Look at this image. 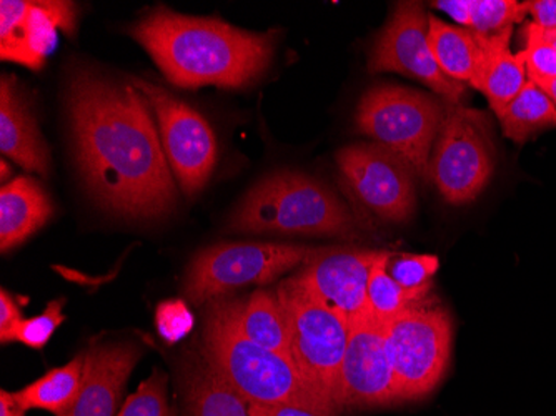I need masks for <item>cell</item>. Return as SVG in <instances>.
Wrapping results in <instances>:
<instances>
[{
  "label": "cell",
  "instance_id": "cell-1",
  "mask_svg": "<svg viewBox=\"0 0 556 416\" xmlns=\"http://www.w3.org/2000/svg\"><path fill=\"white\" fill-rule=\"evenodd\" d=\"M67 111L77 165L93 199L122 217L167 215L175 184L146 97L132 84L77 67Z\"/></svg>",
  "mask_w": 556,
  "mask_h": 416
},
{
  "label": "cell",
  "instance_id": "cell-2",
  "mask_svg": "<svg viewBox=\"0 0 556 416\" xmlns=\"http://www.w3.org/2000/svg\"><path fill=\"white\" fill-rule=\"evenodd\" d=\"M168 83L182 89H243L270 65L275 30L257 34L217 18L189 17L157 8L130 27Z\"/></svg>",
  "mask_w": 556,
  "mask_h": 416
},
{
  "label": "cell",
  "instance_id": "cell-3",
  "mask_svg": "<svg viewBox=\"0 0 556 416\" xmlns=\"http://www.w3.org/2000/svg\"><path fill=\"white\" fill-rule=\"evenodd\" d=\"M200 353L249 405H292L321 416L340 415L337 406L308 387L292 360L257 345L242 333L233 300L208 302Z\"/></svg>",
  "mask_w": 556,
  "mask_h": 416
},
{
  "label": "cell",
  "instance_id": "cell-4",
  "mask_svg": "<svg viewBox=\"0 0 556 416\" xmlns=\"http://www.w3.org/2000/svg\"><path fill=\"white\" fill-rule=\"evenodd\" d=\"M229 230L242 234L355 239L352 212L321 181L299 172H275L252 187L237 206Z\"/></svg>",
  "mask_w": 556,
  "mask_h": 416
},
{
  "label": "cell",
  "instance_id": "cell-5",
  "mask_svg": "<svg viewBox=\"0 0 556 416\" xmlns=\"http://www.w3.org/2000/svg\"><path fill=\"white\" fill-rule=\"evenodd\" d=\"M443 117L445 103L435 97L383 84L362 97L357 128L405 162L415 177L428 178V165Z\"/></svg>",
  "mask_w": 556,
  "mask_h": 416
},
{
  "label": "cell",
  "instance_id": "cell-6",
  "mask_svg": "<svg viewBox=\"0 0 556 416\" xmlns=\"http://www.w3.org/2000/svg\"><path fill=\"white\" fill-rule=\"evenodd\" d=\"M289 331L290 358L315 393L339 406V378L349 345L350 327L305 290L299 278L277 289Z\"/></svg>",
  "mask_w": 556,
  "mask_h": 416
},
{
  "label": "cell",
  "instance_id": "cell-7",
  "mask_svg": "<svg viewBox=\"0 0 556 416\" xmlns=\"http://www.w3.org/2000/svg\"><path fill=\"white\" fill-rule=\"evenodd\" d=\"M324 249L286 243H220L193 256L184 278V295L195 305L225 293L265 285L300 264H307Z\"/></svg>",
  "mask_w": 556,
  "mask_h": 416
},
{
  "label": "cell",
  "instance_id": "cell-8",
  "mask_svg": "<svg viewBox=\"0 0 556 416\" xmlns=\"http://www.w3.org/2000/svg\"><path fill=\"white\" fill-rule=\"evenodd\" d=\"M485 114L445 103V117L433 146L428 178L453 205L473 202L495 171V147Z\"/></svg>",
  "mask_w": 556,
  "mask_h": 416
},
{
  "label": "cell",
  "instance_id": "cell-9",
  "mask_svg": "<svg viewBox=\"0 0 556 416\" xmlns=\"http://www.w3.org/2000/svg\"><path fill=\"white\" fill-rule=\"evenodd\" d=\"M382 327L396 400L428 395L448 365L452 322L446 310L424 300Z\"/></svg>",
  "mask_w": 556,
  "mask_h": 416
},
{
  "label": "cell",
  "instance_id": "cell-10",
  "mask_svg": "<svg viewBox=\"0 0 556 416\" xmlns=\"http://www.w3.org/2000/svg\"><path fill=\"white\" fill-rule=\"evenodd\" d=\"M130 84L146 97L157 115L162 147L180 187L187 196H195L204 189L217 162L214 130L195 109L164 87L137 77H132Z\"/></svg>",
  "mask_w": 556,
  "mask_h": 416
},
{
  "label": "cell",
  "instance_id": "cell-11",
  "mask_svg": "<svg viewBox=\"0 0 556 416\" xmlns=\"http://www.w3.org/2000/svg\"><path fill=\"white\" fill-rule=\"evenodd\" d=\"M428 17L418 2H400L389 24L375 40L368 68L371 74L396 72L420 80L445 103L462 105L465 84L455 83L440 71L428 43Z\"/></svg>",
  "mask_w": 556,
  "mask_h": 416
},
{
  "label": "cell",
  "instance_id": "cell-12",
  "mask_svg": "<svg viewBox=\"0 0 556 416\" xmlns=\"http://www.w3.org/2000/svg\"><path fill=\"white\" fill-rule=\"evenodd\" d=\"M337 164L357 199L383 220L405 222L414 214L415 175L386 147L355 143L337 153Z\"/></svg>",
  "mask_w": 556,
  "mask_h": 416
},
{
  "label": "cell",
  "instance_id": "cell-13",
  "mask_svg": "<svg viewBox=\"0 0 556 416\" xmlns=\"http://www.w3.org/2000/svg\"><path fill=\"white\" fill-rule=\"evenodd\" d=\"M382 250L324 249L296 274L311 295L346 324L367 314V287Z\"/></svg>",
  "mask_w": 556,
  "mask_h": 416
},
{
  "label": "cell",
  "instance_id": "cell-14",
  "mask_svg": "<svg viewBox=\"0 0 556 416\" xmlns=\"http://www.w3.org/2000/svg\"><path fill=\"white\" fill-rule=\"evenodd\" d=\"M396 402L395 378L382 325L365 314L350 324L349 345L339 378V406H377Z\"/></svg>",
  "mask_w": 556,
  "mask_h": 416
},
{
  "label": "cell",
  "instance_id": "cell-15",
  "mask_svg": "<svg viewBox=\"0 0 556 416\" xmlns=\"http://www.w3.org/2000/svg\"><path fill=\"white\" fill-rule=\"evenodd\" d=\"M75 30V5L72 2H0V58L40 71L50 50L54 49L55 30Z\"/></svg>",
  "mask_w": 556,
  "mask_h": 416
},
{
  "label": "cell",
  "instance_id": "cell-16",
  "mask_svg": "<svg viewBox=\"0 0 556 416\" xmlns=\"http://www.w3.org/2000/svg\"><path fill=\"white\" fill-rule=\"evenodd\" d=\"M139 346L104 343L86 353L83 388L65 416H117L125 383L140 360Z\"/></svg>",
  "mask_w": 556,
  "mask_h": 416
},
{
  "label": "cell",
  "instance_id": "cell-17",
  "mask_svg": "<svg viewBox=\"0 0 556 416\" xmlns=\"http://www.w3.org/2000/svg\"><path fill=\"white\" fill-rule=\"evenodd\" d=\"M0 150L25 171L49 172V149L11 75L0 80Z\"/></svg>",
  "mask_w": 556,
  "mask_h": 416
},
{
  "label": "cell",
  "instance_id": "cell-18",
  "mask_svg": "<svg viewBox=\"0 0 556 416\" xmlns=\"http://www.w3.org/2000/svg\"><path fill=\"white\" fill-rule=\"evenodd\" d=\"M52 217V203L39 181L21 175L0 190V250L24 243Z\"/></svg>",
  "mask_w": 556,
  "mask_h": 416
},
{
  "label": "cell",
  "instance_id": "cell-19",
  "mask_svg": "<svg viewBox=\"0 0 556 416\" xmlns=\"http://www.w3.org/2000/svg\"><path fill=\"white\" fill-rule=\"evenodd\" d=\"M428 43L446 77L477 89L485 61L482 34L428 17Z\"/></svg>",
  "mask_w": 556,
  "mask_h": 416
},
{
  "label": "cell",
  "instance_id": "cell-20",
  "mask_svg": "<svg viewBox=\"0 0 556 416\" xmlns=\"http://www.w3.org/2000/svg\"><path fill=\"white\" fill-rule=\"evenodd\" d=\"M179 380L186 416H250L249 403L208 367L202 353L182 363Z\"/></svg>",
  "mask_w": 556,
  "mask_h": 416
},
{
  "label": "cell",
  "instance_id": "cell-21",
  "mask_svg": "<svg viewBox=\"0 0 556 416\" xmlns=\"http://www.w3.org/2000/svg\"><path fill=\"white\" fill-rule=\"evenodd\" d=\"M511 33L514 29L483 36L485 61L477 90L489 99L490 108L496 117L528 83L523 58L520 52L514 54L510 50Z\"/></svg>",
  "mask_w": 556,
  "mask_h": 416
},
{
  "label": "cell",
  "instance_id": "cell-22",
  "mask_svg": "<svg viewBox=\"0 0 556 416\" xmlns=\"http://www.w3.org/2000/svg\"><path fill=\"white\" fill-rule=\"evenodd\" d=\"M86 353L75 356L61 368L47 371L34 383L12 393L15 402L27 409H46L55 416H65L77 402L84 380Z\"/></svg>",
  "mask_w": 556,
  "mask_h": 416
},
{
  "label": "cell",
  "instance_id": "cell-23",
  "mask_svg": "<svg viewBox=\"0 0 556 416\" xmlns=\"http://www.w3.org/2000/svg\"><path fill=\"white\" fill-rule=\"evenodd\" d=\"M233 312L237 325L247 338L290 358L289 331L277 293L257 290L247 302L233 300Z\"/></svg>",
  "mask_w": 556,
  "mask_h": 416
},
{
  "label": "cell",
  "instance_id": "cell-24",
  "mask_svg": "<svg viewBox=\"0 0 556 416\" xmlns=\"http://www.w3.org/2000/svg\"><path fill=\"white\" fill-rule=\"evenodd\" d=\"M498 121L507 139L523 143L542 130L556 127V105L548 93L528 80L520 93L503 109Z\"/></svg>",
  "mask_w": 556,
  "mask_h": 416
},
{
  "label": "cell",
  "instance_id": "cell-25",
  "mask_svg": "<svg viewBox=\"0 0 556 416\" xmlns=\"http://www.w3.org/2000/svg\"><path fill=\"white\" fill-rule=\"evenodd\" d=\"M390 253L386 252L374 265L367 287V312L374 320L386 325L417 303L427 299L428 292L403 289L389 274Z\"/></svg>",
  "mask_w": 556,
  "mask_h": 416
},
{
  "label": "cell",
  "instance_id": "cell-26",
  "mask_svg": "<svg viewBox=\"0 0 556 416\" xmlns=\"http://www.w3.org/2000/svg\"><path fill=\"white\" fill-rule=\"evenodd\" d=\"M527 17L525 2L517 0H470V29L482 36H493L514 29Z\"/></svg>",
  "mask_w": 556,
  "mask_h": 416
},
{
  "label": "cell",
  "instance_id": "cell-27",
  "mask_svg": "<svg viewBox=\"0 0 556 416\" xmlns=\"http://www.w3.org/2000/svg\"><path fill=\"white\" fill-rule=\"evenodd\" d=\"M117 416H174L167 400V378L161 370L152 371L137 392L122 405Z\"/></svg>",
  "mask_w": 556,
  "mask_h": 416
},
{
  "label": "cell",
  "instance_id": "cell-28",
  "mask_svg": "<svg viewBox=\"0 0 556 416\" xmlns=\"http://www.w3.org/2000/svg\"><path fill=\"white\" fill-rule=\"evenodd\" d=\"M64 306L65 299L52 300L42 314L34 318H24L15 327L12 342L24 343L25 346L34 350L46 349L52 335L65 322Z\"/></svg>",
  "mask_w": 556,
  "mask_h": 416
},
{
  "label": "cell",
  "instance_id": "cell-29",
  "mask_svg": "<svg viewBox=\"0 0 556 416\" xmlns=\"http://www.w3.org/2000/svg\"><path fill=\"white\" fill-rule=\"evenodd\" d=\"M440 262L435 255H402L393 260L390 256L389 274L399 281L403 289L415 292H428L432 287V278L439 270Z\"/></svg>",
  "mask_w": 556,
  "mask_h": 416
},
{
  "label": "cell",
  "instance_id": "cell-30",
  "mask_svg": "<svg viewBox=\"0 0 556 416\" xmlns=\"http://www.w3.org/2000/svg\"><path fill=\"white\" fill-rule=\"evenodd\" d=\"M525 49L520 54L527 68L528 80L533 84L548 83L556 79V49L552 43L533 36L528 30H521Z\"/></svg>",
  "mask_w": 556,
  "mask_h": 416
},
{
  "label": "cell",
  "instance_id": "cell-31",
  "mask_svg": "<svg viewBox=\"0 0 556 416\" xmlns=\"http://www.w3.org/2000/svg\"><path fill=\"white\" fill-rule=\"evenodd\" d=\"M195 320L184 300H167L155 310V327L167 343H177L192 331Z\"/></svg>",
  "mask_w": 556,
  "mask_h": 416
},
{
  "label": "cell",
  "instance_id": "cell-32",
  "mask_svg": "<svg viewBox=\"0 0 556 416\" xmlns=\"http://www.w3.org/2000/svg\"><path fill=\"white\" fill-rule=\"evenodd\" d=\"M24 320L21 308L8 290H0V342L12 343L15 327Z\"/></svg>",
  "mask_w": 556,
  "mask_h": 416
},
{
  "label": "cell",
  "instance_id": "cell-33",
  "mask_svg": "<svg viewBox=\"0 0 556 416\" xmlns=\"http://www.w3.org/2000/svg\"><path fill=\"white\" fill-rule=\"evenodd\" d=\"M525 9L533 24L546 30L556 29V0H528Z\"/></svg>",
  "mask_w": 556,
  "mask_h": 416
},
{
  "label": "cell",
  "instance_id": "cell-34",
  "mask_svg": "<svg viewBox=\"0 0 556 416\" xmlns=\"http://www.w3.org/2000/svg\"><path fill=\"white\" fill-rule=\"evenodd\" d=\"M433 8L445 12L453 21H457L460 27L470 29V0H439V2H433Z\"/></svg>",
  "mask_w": 556,
  "mask_h": 416
},
{
  "label": "cell",
  "instance_id": "cell-35",
  "mask_svg": "<svg viewBox=\"0 0 556 416\" xmlns=\"http://www.w3.org/2000/svg\"><path fill=\"white\" fill-rule=\"evenodd\" d=\"M250 416H321L292 405H249Z\"/></svg>",
  "mask_w": 556,
  "mask_h": 416
},
{
  "label": "cell",
  "instance_id": "cell-36",
  "mask_svg": "<svg viewBox=\"0 0 556 416\" xmlns=\"http://www.w3.org/2000/svg\"><path fill=\"white\" fill-rule=\"evenodd\" d=\"M0 416H25V409L5 390L0 392Z\"/></svg>",
  "mask_w": 556,
  "mask_h": 416
},
{
  "label": "cell",
  "instance_id": "cell-37",
  "mask_svg": "<svg viewBox=\"0 0 556 416\" xmlns=\"http://www.w3.org/2000/svg\"><path fill=\"white\" fill-rule=\"evenodd\" d=\"M523 29L528 30V33H532L533 36L540 37V39L546 40V42L552 43V46L556 49V29H542V27L533 24V22H528Z\"/></svg>",
  "mask_w": 556,
  "mask_h": 416
},
{
  "label": "cell",
  "instance_id": "cell-38",
  "mask_svg": "<svg viewBox=\"0 0 556 416\" xmlns=\"http://www.w3.org/2000/svg\"><path fill=\"white\" fill-rule=\"evenodd\" d=\"M539 87L543 90V92L548 93L549 99H552L556 105V79L548 80V83L539 84Z\"/></svg>",
  "mask_w": 556,
  "mask_h": 416
},
{
  "label": "cell",
  "instance_id": "cell-39",
  "mask_svg": "<svg viewBox=\"0 0 556 416\" xmlns=\"http://www.w3.org/2000/svg\"><path fill=\"white\" fill-rule=\"evenodd\" d=\"M8 171L9 165L5 164V162H2V180H5V178H8Z\"/></svg>",
  "mask_w": 556,
  "mask_h": 416
}]
</instances>
